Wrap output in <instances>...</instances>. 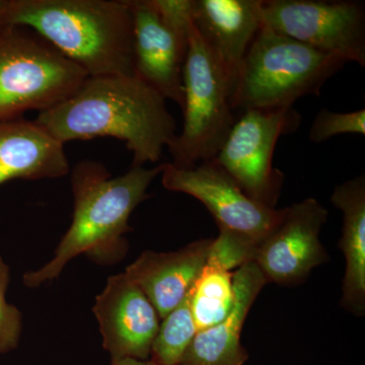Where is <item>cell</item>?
Here are the masks:
<instances>
[{"label":"cell","instance_id":"cell-1","mask_svg":"<svg viewBox=\"0 0 365 365\" xmlns=\"http://www.w3.org/2000/svg\"><path fill=\"white\" fill-rule=\"evenodd\" d=\"M61 143L114 137L133 155L132 165L158 163L177 135L167 100L135 76L88 78L71 98L35 120Z\"/></svg>","mask_w":365,"mask_h":365},{"label":"cell","instance_id":"cell-2","mask_svg":"<svg viewBox=\"0 0 365 365\" xmlns=\"http://www.w3.org/2000/svg\"><path fill=\"white\" fill-rule=\"evenodd\" d=\"M163 165L146 169L132 165L121 176H111L102 163L81 160L72 172L73 217L51 261L24 275L26 287L37 288L58 277L79 255L102 263L118 261L127 251L124 235L131 230L129 217L148 199V187L162 174Z\"/></svg>","mask_w":365,"mask_h":365},{"label":"cell","instance_id":"cell-3","mask_svg":"<svg viewBox=\"0 0 365 365\" xmlns=\"http://www.w3.org/2000/svg\"><path fill=\"white\" fill-rule=\"evenodd\" d=\"M1 24L33 31L88 78L135 76L129 0H6Z\"/></svg>","mask_w":365,"mask_h":365},{"label":"cell","instance_id":"cell-4","mask_svg":"<svg viewBox=\"0 0 365 365\" xmlns=\"http://www.w3.org/2000/svg\"><path fill=\"white\" fill-rule=\"evenodd\" d=\"M339 57L262 26L250 46L232 96L235 111L292 107L306 96H319L345 66Z\"/></svg>","mask_w":365,"mask_h":365},{"label":"cell","instance_id":"cell-5","mask_svg":"<svg viewBox=\"0 0 365 365\" xmlns=\"http://www.w3.org/2000/svg\"><path fill=\"white\" fill-rule=\"evenodd\" d=\"M88 78L33 31L0 25V120L52 109L74 95Z\"/></svg>","mask_w":365,"mask_h":365},{"label":"cell","instance_id":"cell-6","mask_svg":"<svg viewBox=\"0 0 365 365\" xmlns=\"http://www.w3.org/2000/svg\"><path fill=\"white\" fill-rule=\"evenodd\" d=\"M184 124L168 146L173 165L190 169L215 160L234 126L237 112L232 86L193 24L182 69Z\"/></svg>","mask_w":365,"mask_h":365},{"label":"cell","instance_id":"cell-7","mask_svg":"<svg viewBox=\"0 0 365 365\" xmlns=\"http://www.w3.org/2000/svg\"><path fill=\"white\" fill-rule=\"evenodd\" d=\"M300 122L294 107L240 112L215 162L250 198L276 208L284 174L274 168V151L278 139L297 131Z\"/></svg>","mask_w":365,"mask_h":365},{"label":"cell","instance_id":"cell-8","mask_svg":"<svg viewBox=\"0 0 365 365\" xmlns=\"http://www.w3.org/2000/svg\"><path fill=\"white\" fill-rule=\"evenodd\" d=\"M262 23L318 51L365 66L364 4L357 1L261 0Z\"/></svg>","mask_w":365,"mask_h":365},{"label":"cell","instance_id":"cell-9","mask_svg":"<svg viewBox=\"0 0 365 365\" xmlns=\"http://www.w3.org/2000/svg\"><path fill=\"white\" fill-rule=\"evenodd\" d=\"M160 176L165 189L188 194L203 203L218 227L249 235L259 244L284 215L285 208L268 207L250 198L215 160L190 169L167 163Z\"/></svg>","mask_w":365,"mask_h":365},{"label":"cell","instance_id":"cell-10","mask_svg":"<svg viewBox=\"0 0 365 365\" xmlns=\"http://www.w3.org/2000/svg\"><path fill=\"white\" fill-rule=\"evenodd\" d=\"M327 220L328 211L314 198L285 207L279 225L259 244L255 259L267 283L299 284L329 260L319 240Z\"/></svg>","mask_w":365,"mask_h":365},{"label":"cell","instance_id":"cell-11","mask_svg":"<svg viewBox=\"0 0 365 365\" xmlns=\"http://www.w3.org/2000/svg\"><path fill=\"white\" fill-rule=\"evenodd\" d=\"M103 347L112 360H148L160 318L140 287L120 273L107 281L93 307Z\"/></svg>","mask_w":365,"mask_h":365},{"label":"cell","instance_id":"cell-12","mask_svg":"<svg viewBox=\"0 0 365 365\" xmlns=\"http://www.w3.org/2000/svg\"><path fill=\"white\" fill-rule=\"evenodd\" d=\"M133 19L134 74L182 108L188 36L170 26L153 0H129Z\"/></svg>","mask_w":365,"mask_h":365},{"label":"cell","instance_id":"cell-13","mask_svg":"<svg viewBox=\"0 0 365 365\" xmlns=\"http://www.w3.org/2000/svg\"><path fill=\"white\" fill-rule=\"evenodd\" d=\"M191 21L235 91L242 61L263 26L261 0H192Z\"/></svg>","mask_w":365,"mask_h":365},{"label":"cell","instance_id":"cell-14","mask_svg":"<svg viewBox=\"0 0 365 365\" xmlns=\"http://www.w3.org/2000/svg\"><path fill=\"white\" fill-rule=\"evenodd\" d=\"M212 239L197 240L167 253L144 251L125 273L145 294L160 319L179 306L207 263Z\"/></svg>","mask_w":365,"mask_h":365},{"label":"cell","instance_id":"cell-15","mask_svg":"<svg viewBox=\"0 0 365 365\" xmlns=\"http://www.w3.org/2000/svg\"><path fill=\"white\" fill-rule=\"evenodd\" d=\"M232 280L235 300L230 314L217 325L197 332L179 365H244L249 359L241 343L242 327L267 281L255 262L237 269Z\"/></svg>","mask_w":365,"mask_h":365},{"label":"cell","instance_id":"cell-16","mask_svg":"<svg viewBox=\"0 0 365 365\" xmlns=\"http://www.w3.org/2000/svg\"><path fill=\"white\" fill-rule=\"evenodd\" d=\"M68 173L64 144L37 122L0 120V185L14 179H57Z\"/></svg>","mask_w":365,"mask_h":365},{"label":"cell","instance_id":"cell-17","mask_svg":"<svg viewBox=\"0 0 365 365\" xmlns=\"http://www.w3.org/2000/svg\"><path fill=\"white\" fill-rule=\"evenodd\" d=\"M331 202L343 215L339 248L345 258L341 304L357 317L365 314V176L338 185Z\"/></svg>","mask_w":365,"mask_h":365},{"label":"cell","instance_id":"cell-18","mask_svg":"<svg viewBox=\"0 0 365 365\" xmlns=\"http://www.w3.org/2000/svg\"><path fill=\"white\" fill-rule=\"evenodd\" d=\"M234 272L206 264L191 292L197 331L207 330L227 318L234 306Z\"/></svg>","mask_w":365,"mask_h":365},{"label":"cell","instance_id":"cell-19","mask_svg":"<svg viewBox=\"0 0 365 365\" xmlns=\"http://www.w3.org/2000/svg\"><path fill=\"white\" fill-rule=\"evenodd\" d=\"M191 290L160 322L150 360L155 365H179L197 331L191 311Z\"/></svg>","mask_w":365,"mask_h":365},{"label":"cell","instance_id":"cell-20","mask_svg":"<svg viewBox=\"0 0 365 365\" xmlns=\"http://www.w3.org/2000/svg\"><path fill=\"white\" fill-rule=\"evenodd\" d=\"M220 228V235L212 240L209 250L208 265H215L232 272L250 262H255L259 242L249 235Z\"/></svg>","mask_w":365,"mask_h":365},{"label":"cell","instance_id":"cell-21","mask_svg":"<svg viewBox=\"0 0 365 365\" xmlns=\"http://www.w3.org/2000/svg\"><path fill=\"white\" fill-rule=\"evenodd\" d=\"M342 134H365V110L336 113L321 109L314 117L309 131V140L323 143L334 136Z\"/></svg>","mask_w":365,"mask_h":365},{"label":"cell","instance_id":"cell-22","mask_svg":"<svg viewBox=\"0 0 365 365\" xmlns=\"http://www.w3.org/2000/svg\"><path fill=\"white\" fill-rule=\"evenodd\" d=\"M9 279V265L0 256V354H6L18 347L23 328L20 309L6 302Z\"/></svg>","mask_w":365,"mask_h":365},{"label":"cell","instance_id":"cell-23","mask_svg":"<svg viewBox=\"0 0 365 365\" xmlns=\"http://www.w3.org/2000/svg\"><path fill=\"white\" fill-rule=\"evenodd\" d=\"M111 365H155L151 360H138L134 359H121L112 360Z\"/></svg>","mask_w":365,"mask_h":365},{"label":"cell","instance_id":"cell-24","mask_svg":"<svg viewBox=\"0 0 365 365\" xmlns=\"http://www.w3.org/2000/svg\"><path fill=\"white\" fill-rule=\"evenodd\" d=\"M4 4H6V0H4V4H2V6L0 7V25H1V14H2V9H4Z\"/></svg>","mask_w":365,"mask_h":365},{"label":"cell","instance_id":"cell-25","mask_svg":"<svg viewBox=\"0 0 365 365\" xmlns=\"http://www.w3.org/2000/svg\"><path fill=\"white\" fill-rule=\"evenodd\" d=\"M4 0H0V7L2 6V4H4Z\"/></svg>","mask_w":365,"mask_h":365}]
</instances>
